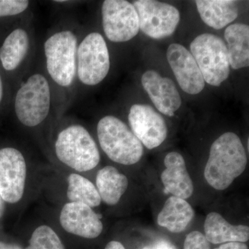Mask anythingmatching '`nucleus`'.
Segmentation results:
<instances>
[{"label": "nucleus", "mask_w": 249, "mask_h": 249, "mask_svg": "<svg viewBox=\"0 0 249 249\" xmlns=\"http://www.w3.org/2000/svg\"><path fill=\"white\" fill-rule=\"evenodd\" d=\"M247 164V153L240 137L226 132L211 145L204 178L214 189L224 191L245 172Z\"/></svg>", "instance_id": "nucleus-1"}, {"label": "nucleus", "mask_w": 249, "mask_h": 249, "mask_svg": "<svg viewBox=\"0 0 249 249\" xmlns=\"http://www.w3.org/2000/svg\"><path fill=\"white\" fill-rule=\"evenodd\" d=\"M98 141L101 148L113 161L130 165L138 163L143 147L133 132L115 116H106L98 122Z\"/></svg>", "instance_id": "nucleus-2"}, {"label": "nucleus", "mask_w": 249, "mask_h": 249, "mask_svg": "<svg viewBox=\"0 0 249 249\" xmlns=\"http://www.w3.org/2000/svg\"><path fill=\"white\" fill-rule=\"evenodd\" d=\"M55 148L58 160L76 171H89L99 163L101 157L96 142L83 126L75 124L61 131Z\"/></svg>", "instance_id": "nucleus-3"}, {"label": "nucleus", "mask_w": 249, "mask_h": 249, "mask_svg": "<svg viewBox=\"0 0 249 249\" xmlns=\"http://www.w3.org/2000/svg\"><path fill=\"white\" fill-rule=\"evenodd\" d=\"M190 49L208 84L219 87L229 78L230 65L227 45L220 37L201 34L191 42Z\"/></svg>", "instance_id": "nucleus-4"}, {"label": "nucleus", "mask_w": 249, "mask_h": 249, "mask_svg": "<svg viewBox=\"0 0 249 249\" xmlns=\"http://www.w3.org/2000/svg\"><path fill=\"white\" fill-rule=\"evenodd\" d=\"M50 106L48 81L45 76L38 73L31 76L16 94V116L27 127H35L45 120L48 116Z\"/></svg>", "instance_id": "nucleus-5"}, {"label": "nucleus", "mask_w": 249, "mask_h": 249, "mask_svg": "<svg viewBox=\"0 0 249 249\" xmlns=\"http://www.w3.org/2000/svg\"><path fill=\"white\" fill-rule=\"evenodd\" d=\"M76 47V36L70 31L57 33L45 42L47 70L60 86H70L74 79Z\"/></svg>", "instance_id": "nucleus-6"}, {"label": "nucleus", "mask_w": 249, "mask_h": 249, "mask_svg": "<svg viewBox=\"0 0 249 249\" xmlns=\"http://www.w3.org/2000/svg\"><path fill=\"white\" fill-rule=\"evenodd\" d=\"M110 68L109 51L102 36L93 32L82 41L78 49V75L87 85L102 82Z\"/></svg>", "instance_id": "nucleus-7"}, {"label": "nucleus", "mask_w": 249, "mask_h": 249, "mask_svg": "<svg viewBox=\"0 0 249 249\" xmlns=\"http://www.w3.org/2000/svg\"><path fill=\"white\" fill-rule=\"evenodd\" d=\"M132 4L138 14L139 29L145 35L160 40L175 33L180 14L173 5L155 0H138Z\"/></svg>", "instance_id": "nucleus-8"}, {"label": "nucleus", "mask_w": 249, "mask_h": 249, "mask_svg": "<svg viewBox=\"0 0 249 249\" xmlns=\"http://www.w3.org/2000/svg\"><path fill=\"white\" fill-rule=\"evenodd\" d=\"M103 27L111 42H124L139 34L138 14L132 3L124 0H106L102 6Z\"/></svg>", "instance_id": "nucleus-9"}, {"label": "nucleus", "mask_w": 249, "mask_h": 249, "mask_svg": "<svg viewBox=\"0 0 249 249\" xmlns=\"http://www.w3.org/2000/svg\"><path fill=\"white\" fill-rule=\"evenodd\" d=\"M27 178L24 156L14 147L0 149V194L5 202L16 204L22 199Z\"/></svg>", "instance_id": "nucleus-10"}, {"label": "nucleus", "mask_w": 249, "mask_h": 249, "mask_svg": "<svg viewBox=\"0 0 249 249\" xmlns=\"http://www.w3.org/2000/svg\"><path fill=\"white\" fill-rule=\"evenodd\" d=\"M128 120L132 132L149 150L160 146L167 138L168 127L164 119L149 105L132 106Z\"/></svg>", "instance_id": "nucleus-11"}, {"label": "nucleus", "mask_w": 249, "mask_h": 249, "mask_svg": "<svg viewBox=\"0 0 249 249\" xmlns=\"http://www.w3.org/2000/svg\"><path fill=\"white\" fill-rule=\"evenodd\" d=\"M167 60L180 88L188 94L202 91L205 81L191 52L179 44H171L167 50Z\"/></svg>", "instance_id": "nucleus-12"}, {"label": "nucleus", "mask_w": 249, "mask_h": 249, "mask_svg": "<svg viewBox=\"0 0 249 249\" xmlns=\"http://www.w3.org/2000/svg\"><path fill=\"white\" fill-rule=\"evenodd\" d=\"M60 222L67 232L83 238H96L103 229L99 215L92 208L81 203L65 204L60 212Z\"/></svg>", "instance_id": "nucleus-13"}, {"label": "nucleus", "mask_w": 249, "mask_h": 249, "mask_svg": "<svg viewBox=\"0 0 249 249\" xmlns=\"http://www.w3.org/2000/svg\"><path fill=\"white\" fill-rule=\"evenodd\" d=\"M142 83L156 108L162 114L173 116L181 106V98L173 80L149 70L143 73Z\"/></svg>", "instance_id": "nucleus-14"}, {"label": "nucleus", "mask_w": 249, "mask_h": 249, "mask_svg": "<svg viewBox=\"0 0 249 249\" xmlns=\"http://www.w3.org/2000/svg\"><path fill=\"white\" fill-rule=\"evenodd\" d=\"M165 169L160 175L165 193L186 199L193 196L194 186L187 170L182 155L177 152H169L164 159Z\"/></svg>", "instance_id": "nucleus-15"}, {"label": "nucleus", "mask_w": 249, "mask_h": 249, "mask_svg": "<svg viewBox=\"0 0 249 249\" xmlns=\"http://www.w3.org/2000/svg\"><path fill=\"white\" fill-rule=\"evenodd\" d=\"M204 231L206 238L214 245L229 242L245 243L249 239L248 226L232 225L216 212L210 213L206 216Z\"/></svg>", "instance_id": "nucleus-16"}, {"label": "nucleus", "mask_w": 249, "mask_h": 249, "mask_svg": "<svg viewBox=\"0 0 249 249\" xmlns=\"http://www.w3.org/2000/svg\"><path fill=\"white\" fill-rule=\"evenodd\" d=\"M194 216V210L186 199L171 196L159 213L157 223L170 232L179 233L186 230Z\"/></svg>", "instance_id": "nucleus-17"}, {"label": "nucleus", "mask_w": 249, "mask_h": 249, "mask_svg": "<svg viewBox=\"0 0 249 249\" xmlns=\"http://www.w3.org/2000/svg\"><path fill=\"white\" fill-rule=\"evenodd\" d=\"M199 16L205 24L214 29H222L238 16L237 2L231 0H197Z\"/></svg>", "instance_id": "nucleus-18"}, {"label": "nucleus", "mask_w": 249, "mask_h": 249, "mask_svg": "<svg viewBox=\"0 0 249 249\" xmlns=\"http://www.w3.org/2000/svg\"><path fill=\"white\" fill-rule=\"evenodd\" d=\"M229 65L233 70L249 66V27L245 24L229 26L224 32Z\"/></svg>", "instance_id": "nucleus-19"}, {"label": "nucleus", "mask_w": 249, "mask_h": 249, "mask_svg": "<svg viewBox=\"0 0 249 249\" xmlns=\"http://www.w3.org/2000/svg\"><path fill=\"white\" fill-rule=\"evenodd\" d=\"M96 183L101 200L109 206L119 202L129 185L127 177L111 165L104 167L98 172Z\"/></svg>", "instance_id": "nucleus-20"}, {"label": "nucleus", "mask_w": 249, "mask_h": 249, "mask_svg": "<svg viewBox=\"0 0 249 249\" xmlns=\"http://www.w3.org/2000/svg\"><path fill=\"white\" fill-rule=\"evenodd\" d=\"M29 47V36L25 31L17 29L12 31L0 48V60L5 70H16L25 58Z\"/></svg>", "instance_id": "nucleus-21"}, {"label": "nucleus", "mask_w": 249, "mask_h": 249, "mask_svg": "<svg viewBox=\"0 0 249 249\" xmlns=\"http://www.w3.org/2000/svg\"><path fill=\"white\" fill-rule=\"evenodd\" d=\"M67 196L70 202L81 203L91 208L97 207L101 203L96 187L78 174L73 173L69 176Z\"/></svg>", "instance_id": "nucleus-22"}, {"label": "nucleus", "mask_w": 249, "mask_h": 249, "mask_svg": "<svg viewBox=\"0 0 249 249\" xmlns=\"http://www.w3.org/2000/svg\"><path fill=\"white\" fill-rule=\"evenodd\" d=\"M25 249H65L60 237L49 226H40L33 232Z\"/></svg>", "instance_id": "nucleus-23"}, {"label": "nucleus", "mask_w": 249, "mask_h": 249, "mask_svg": "<svg viewBox=\"0 0 249 249\" xmlns=\"http://www.w3.org/2000/svg\"><path fill=\"white\" fill-rule=\"evenodd\" d=\"M29 4L27 0H0V17L21 14L27 9Z\"/></svg>", "instance_id": "nucleus-24"}, {"label": "nucleus", "mask_w": 249, "mask_h": 249, "mask_svg": "<svg viewBox=\"0 0 249 249\" xmlns=\"http://www.w3.org/2000/svg\"><path fill=\"white\" fill-rule=\"evenodd\" d=\"M183 249H211V243L204 234L194 231L186 236Z\"/></svg>", "instance_id": "nucleus-25"}, {"label": "nucleus", "mask_w": 249, "mask_h": 249, "mask_svg": "<svg viewBox=\"0 0 249 249\" xmlns=\"http://www.w3.org/2000/svg\"><path fill=\"white\" fill-rule=\"evenodd\" d=\"M142 249H177L171 242L165 240L157 241L153 245L145 247Z\"/></svg>", "instance_id": "nucleus-26"}, {"label": "nucleus", "mask_w": 249, "mask_h": 249, "mask_svg": "<svg viewBox=\"0 0 249 249\" xmlns=\"http://www.w3.org/2000/svg\"><path fill=\"white\" fill-rule=\"evenodd\" d=\"M214 249H248V247L242 242H229Z\"/></svg>", "instance_id": "nucleus-27"}, {"label": "nucleus", "mask_w": 249, "mask_h": 249, "mask_svg": "<svg viewBox=\"0 0 249 249\" xmlns=\"http://www.w3.org/2000/svg\"><path fill=\"white\" fill-rule=\"evenodd\" d=\"M105 249H125L121 242L117 241H111L106 245Z\"/></svg>", "instance_id": "nucleus-28"}, {"label": "nucleus", "mask_w": 249, "mask_h": 249, "mask_svg": "<svg viewBox=\"0 0 249 249\" xmlns=\"http://www.w3.org/2000/svg\"><path fill=\"white\" fill-rule=\"evenodd\" d=\"M0 249H22L19 245L16 244L6 243L0 241Z\"/></svg>", "instance_id": "nucleus-29"}, {"label": "nucleus", "mask_w": 249, "mask_h": 249, "mask_svg": "<svg viewBox=\"0 0 249 249\" xmlns=\"http://www.w3.org/2000/svg\"><path fill=\"white\" fill-rule=\"evenodd\" d=\"M5 211V201L0 194V218L2 217Z\"/></svg>", "instance_id": "nucleus-30"}, {"label": "nucleus", "mask_w": 249, "mask_h": 249, "mask_svg": "<svg viewBox=\"0 0 249 249\" xmlns=\"http://www.w3.org/2000/svg\"><path fill=\"white\" fill-rule=\"evenodd\" d=\"M3 96V85L2 81H1V76H0V102H1V99H2Z\"/></svg>", "instance_id": "nucleus-31"}]
</instances>
